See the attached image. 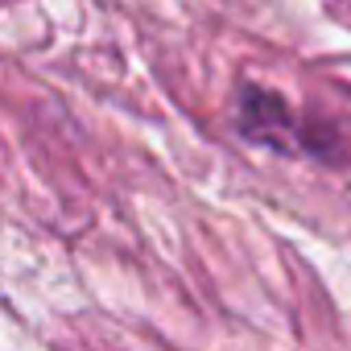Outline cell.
Listing matches in <instances>:
<instances>
[{
    "label": "cell",
    "instance_id": "1",
    "mask_svg": "<svg viewBox=\"0 0 351 351\" xmlns=\"http://www.w3.org/2000/svg\"><path fill=\"white\" fill-rule=\"evenodd\" d=\"M236 124L248 141L269 145V149H293L302 136L293 128L289 108L273 95V91H244L240 108H236Z\"/></svg>",
    "mask_w": 351,
    "mask_h": 351
}]
</instances>
